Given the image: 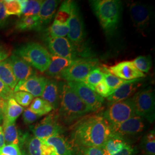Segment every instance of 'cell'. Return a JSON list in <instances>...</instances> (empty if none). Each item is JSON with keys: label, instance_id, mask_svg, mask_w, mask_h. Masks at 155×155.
I'll return each instance as SVG.
<instances>
[{"label": "cell", "instance_id": "cell-1", "mask_svg": "<svg viewBox=\"0 0 155 155\" xmlns=\"http://www.w3.org/2000/svg\"><path fill=\"white\" fill-rule=\"evenodd\" d=\"M111 134L110 125L103 116L82 118L74 127L72 138L83 147H102Z\"/></svg>", "mask_w": 155, "mask_h": 155}, {"label": "cell", "instance_id": "cell-2", "mask_svg": "<svg viewBox=\"0 0 155 155\" xmlns=\"http://www.w3.org/2000/svg\"><path fill=\"white\" fill-rule=\"evenodd\" d=\"M59 84L60 100L58 116L59 121L70 125L91 112L67 83L61 82Z\"/></svg>", "mask_w": 155, "mask_h": 155}, {"label": "cell", "instance_id": "cell-3", "mask_svg": "<svg viewBox=\"0 0 155 155\" xmlns=\"http://www.w3.org/2000/svg\"><path fill=\"white\" fill-rule=\"evenodd\" d=\"M90 4L105 33L111 36L120 21L121 2L118 0H93L90 1Z\"/></svg>", "mask_w": 155, "mask_h": 155}, {"label": "cell", "instance_id": "cell-4", "mask_svg": "<svg viewBox=\"0 0 155 155\" xmlns=\"http://www.w3.org/2000/svg\"><path fill=\"white\" fill-rule=\"evenodd\" d=\"M14 54L42 72L47 70L51 59V55L47 50L34 42L22 45L15 51Z\"/></svg>", "mask_w": 155, "mask_h": 155}, {"label": "cell", "instance_id": "cell-5", "mask_svg": "<svg viewBox=\"0 0 155 155\" xmlns=\"http://www.w3.org/2000/svg\"><path fill=\"white\" fill-rule=\"evenodd\" d=\"M136 115L152 122L155 120V94L150 87L137 91L132 97Z\"/></svg>", "mask_w": 155, "mask_h": 155}, {"label": "cell", "instance_id": "cell-6", "mask_svg": "<svg viewBox=\"0 0 155 155\" xmlns=\"http://www.w3.org/2000/svg\"><path fill=\"white\" fill-rule=\"evenodd\" d=\"M69 32L68 39H69L78 51H82L84 47V41L86 38V31L83 18L77 3L71 1V15L68 21Z\"/></svg>", "mask_w": 155, "mask_h": 155}, {"label": "cell", "instance_id": "cell-7", "mask_svg": "<svg viewBox=\"0 0 155 155\" xmlns=\"http://www.w3.org/2000/svg\"><path fill=\"white\" fill-rule=\"evenodd\" d=\"M98 60L94 58H84L75 61L64 70L58 78L68 82H81L89 73L98 67Z\"/></svg>", "mask_w": 155, "mask_h": 155}, {"label": "cell", "instance_id": "cell-8", "mask_svg": "<svg viewBox=\"0 0 155 155\" xmlns=\"http://www.w3.org/2000/svg\"><path fill=\"white\" fill-rule=\"evenodd\" d=\"M134 116L136 113L132 97L111 104L103 114L109 125L124 122Z\"/></svg>", "mask_w": 155, "mask_h": 155}, {"label": "cell", "instance_id": "cell-9", "mask_svg": "<svg viewBox=\"0 0 155 155\" xmlns=\"http://www.w3.org/2000/svg\"><path fill=\"white\" fill-rule=\"evenodd\" d=\"M47 43L51 54L70 60H77L80 58L79 52L71 41L66 38L47 37Z\"/></svg>", "mask_w": 155, "mask_h": 155}, {"label": "cell", "instance_id": "cell-10", "mask_svg": "<svg viewBox=\"0 0 155 155\" xmlns=\"http://www.w3.org/2000/svg\"><path fill=\"white\" fill-rule=\"evenodd\" d=\"M35 137L45 140L52 136L61 134L63 127L59 120L58 116L50 114L44 118L40 122L31 127Z\"/></svg>", "mask_w": 155, "mask_h": 155}, {"label": "cell", "instance_id": "cell-11", "mask_svg": "<svg viewBox=\"0 0 155 155\" xmlns=\"http://www.w3.org/2000/svg\"><path fill=\"white\" fill-rule=\"evenodd\" d=\"M67 83L91 111H97L101 108L104 98L94 90L82 82H68Z\"/></svg>", "mask_w": 155, "mask_h": 155}, {"label": "cell", "instance_id": "cell-12", "mask_svg": "<svg viewBox=\"0 0 155 155\" xmlns=\"http://www.w3.org/2000/svg\"><path fill=\"white\" fill-rule=\"evenodd\" d=\"M144 128V118L136 115L124 122L110 125L111 133L118 135L124 139L125 136H134L141 133Z\"/></svg>", "mask_w": 155, "mask_h": 155}, {"label": "cell", "instance_id": "cell-13", "mask_svg": "<svg viewBox=\"0 0 155 155\" xmlns=\"http://www.w3.org/2000/svg\"><path fill=\"white\" fill-rule=\"evenodd\" d=\"M130 17L134 26L143 32L150 26L151 13L148 6L139 2H134L129 7Z\"/></svg>", "mask_w": 155, "mask_h": 155}, {"label": "cell", "instance_id": "cell-14", "mask_svg": "<svg viewBox=\"0 0 155 155\" xmlns=\"http://www.w3.org/2000/svg\"><path fill=\"white\" fill-rule=\"evenodd\" d=\"M111 74L125 81H131L145 77L134 66L132 61H124L107 68Z\"/></svg>", "mask_w": 155, "mask_h": 155}, {"label": "cell", "instance_id": "cell-15", "mask_svg": "<svg viewBox=\"0 0 155 155\" xmlns=\"http://www.w3.org/2000/svg\"><path fill=\"white\" fill-rule=\"evenodd\" d=\"M48 79L44 77L33 75L24 82L17 84L14 92L25 91L32 95L33 97H41L45 90Z\"/></svg>", "mask_w": 155, "mask_h": 155}, {"label": "cell", "instance_id": "cell-16", "mask_svg": "<svg viewBox=\"0 0 155 155\" xmlns=\"http://www.w3.org/2000/svg\"><path fill=\"white\" fill-rule=\"evenodd\" d=\"M141 81L143 79L140 78L131 80L124 83L108 97L107 100L111 104H113L130 98L142 86V83H140Z\"/></svg>", "mask_w": 155, "mask_h": 155}, {"label": "cell", "instance_id": "cell-17", "mask_svg": "<svg viewBox=\"0 0 155 155\" xmlns=\"http://www.w3.org/2000/svg\"><path fill=\"white\" fill-rule=\"evenodd\" d=\"M9 59L11 61L14 74L16 78L17 84L24 82L29 78L35 75V72L32 67L18 56L13 54Z\"/></svg>", "mask_w": 155, "mask_h": 155}, {"label": "cell", "instance_id": "cell-18", "mask_svg": "<svg viewBox=\"0 0 155 155\" xmlns=\"http://www.w3.org/2000/svg\"><path fill=\"white\" fill-rule=\"evenodd\" d=\"M59 4V1L56 0L43 1L38 15L40 30L51 22L55 15Z\"/></svg>", "mask_w": 155, "mask_h": 155}, {"label": "cell", "instance_id": "cell-19", "mask_svg": "<svg viewBox=\"0 0 155 155\" xmlns=\"http://www.w3.org/2000/svg\"><path fill=\"white\" fill-rule=\"evenodd\" d=\"M0 106L4 113V122L15 123L24 110L23 107L18 104L13 98L6 101L0 100Z\"/></svg>", "mask_w": 155, "mask_h": 155}, {"label": "cell", "instance_id": "cell-20", "mask_svg": "<svg viewBox=\"0 0 155 155\" xmlns=\"http://www.w3.org/2000/svg\"><path fill=\"white\" fill-rule=\"evenodd\" d=\"M41 97L42 99L46 101L52 106L53 109H58L60 100L59 83L54 80L48 79L45 90Z\"/></svg>", "mask_w": 155, "mask_h": 155}, {"label": "cell", "instance_id": "cell-21", "mask_svg": "<svg viewBox=\"0 0 155 155\" xmlns=\"http://www.w3.org/2000/svg\"><path fill=\"white\" fill-rule=\"evenodd\" d=\"M45 143L51 146L56 155H72L73 150L69 142L61 134H56L43 140Z\"/></svg>", "mask_w": 155, "mask_h": 155}, {"label": "cell", "instance_id": "cell-22", "mask_svg": "<svg viewBox=\"0 0 155 155\" xmlns=\"http://www.w3.org/2000/svg\"><path fill=\"white\" fill-rule=\"evenodd\" d=\"M75 61L51 55L50 65L45 71V74L50 77L58 78L61 72L70 66Z\"/></svg>", "mask_w": 155, "mask_h": 155}, {"label": "cell", "instance_id": "cell-23", "mask_svg": "<svg viewBox=\"0 0 155 155\" xmlns=\"http://www.w3.org/2000/svg\"><path fill=\"white\" fill-rule=\"evenodd\" d=\"M27 150L29 155H56L51 146L35 137L28 140Z\"/></svg>", "mask_w": 155, "mask_h": 155}, {"label": "cell", "instance_id": "cell-24", "mask_svg": "<svg viewBox=\"0 0 155 155\" xmlns=\"http://www.w3.org/2000/svg\"><path fill=\"white\" fill-rule=\"evenodd\" d=\"M2 129L5 144H15L19 146L25 137L18 130L15 123L4 122Z\"/></svg>", "mask_w": 155, "mask_h": 155}, {"label": "cell", "instance_id": "cell-25", "mask_svg": "<svg viewBox=\"0 0 155 155\" xmlns=\"http://www.w3.org/2000/svg\"><path fill=\"white\" fill-rule=\"evenodd\" d=\"M0 80L13 90L16 86L17 81L9 58L0 62Z\"/></svg>", "mask_w": 155, "mask_h": 155}, {"label": "cell", "instance_id": "cell-26", "mask_svg": "<svg viewBox=\"0 0 155 155\" xmlns=\"http://www.w3.org/2000/svg\"><path fill=\"white\" fill-rule=\"evenodd\" d=\"M127 145L125 139L118 135L111 133L102 148L106 155H112L121 150Z\"/></svg>", "mask_w": 155, "mask_h": 155}, {"label": "cell", "instance_id": "cell-27", "mask_svg": "<svg viewBox=\"0 0 155 155\" xmlns=\"http://www.w3.org/2000/svg\"><path fill=\"white\" fill-rule=\"evenodd\" d=\"M16 28L17 30L21 31L31 30L40 31L38 17V16H22L17 21Z\"/></svg>", "mask_w": 155, "mask_h": 155}, {"label": "cell", "instance_id": "cell-28", "mask_svg": "<svg viewBox=\"0 0 155 155\" xmlns=\"http://www.w3.org/2000/svg\"><path fill=\"white\" fill-rule=\"evenodd\" d=\"M29 109L40 117L47 114L53 110L52 106L48 102L39 97L33 99Z\"/></svg>", "mask_w": 155, "mask_h": 155}, {"label": "cell", "instance_id": "cell-29", "mask_svg": "<svg viewBox=\"0 0 155 155\" xmlns=\"http://www.w3.org/2000/svg\"><path fill=\"white\" fill-rule=\"evenodd\" d=\"M25 0H5L3 1L6 15L9 16H22V9Z\"/></svg>", "mask_w": 155, "mask_h": 155}, {"label": "cell", "instance_id": "cell-30", "mask_svg": "<svg viewBox=\"0 0 155 155\" xmlns=\"http://www.w3.org/2000/svg\"><path fill=\"white\" fill-rule=\"evenodd\" d=\"M105 73L102 70L97 67L90 72L87 77L81 81L82 83L87 86L90 89L94 90L95 87L104 79Z\"/></svg>", "mask_w": 155, "mask_h": 155}, {"label": "cell", "instance_id": "cell-31", "mask_svg": "<svg viewBox=\"0 0 155 155\" xmlns=\"http://www.w3.org/2000/svg\"><path fill=\"white\" fill-rule=\"evenodd\" d=\"M69 32L68 24H63L54 21L48 29V37L50 38H66Z\"/></svg>", "mask_w": 155, "mask_h": 155}, {"label": "cell", "instance_id": "cell-32", "mask_svg": "<svg viewBox=\"0 0 155 155\" xmlns=\"http://www.w3.org/2000/svg\"><path fill=\"white\" fill-rule=\"evenodd\" d=\"M43 1L25 0L22 9V16H38Z\"/></svg>", "mask_w": 155, "mask_h": 155}, {"label": "cell", "instance_id": "cell-33", "mask_svg": "<svg viewBox=\"0 0 155 155\" xmlns=\"http://www.w3.org/2000/svg\"><path fill=\"white\" fill-rule=\"evenodd\" d=\"M71 1H64L63 2L56 13L54 20L63 24H68L71 15Z\"/></svg>", "mask_w": 155, "mask_h": 155}, {"label": "cell", "instance_id": "cell-34", "mask_svg": "<svg viewBox=\"0 0 155 155\" xmlns=\"http://www.w3.org/2000/svg\"><path fill=\"white\" fill-rule=\"evenodd\" d=\"M105 76H104V82L106 85L110 89L111 92L113 93L116 89H118L120 86H121L124 83H126L129 81H125L122 79L120 78L117 77L111 74L107 68L105 69Z\"/></svg>", "mask_w": 155, "mask_h": 155}, {"label": "cell", "instance_id": "cell-35", "mask_svg": "<svg viewBox=\"0 0 155 155\" xmlns=\"http://www.w3.org/2000/svg\"><path fill=\"white\" fill-rule=\"evenodd\" d=\"M132 62L137 70L144 74L149 72L152 66V61L150 56H140Z\"/></svg>", "mask_w": 155, "mask_h": 155}, {"label": "cell", "instance_id": "cell-36", "mask_svg": "<svg viewBox=\"0 0 155 155\" xmlns=\"http://www.w3.org/2000/svg\"><path fill=\"white\" fill-rule=\"evenodd\" d=\"M144 155H155V134L154 130L150 131L143 140Z\"/></svg>", "mask_w": 155, "mask_h": 155}, {"label": "cell", "instance_id": "cell-37", "mask_svg": "<svg viewBox=\"0 0 155 155\" xmlns=\"http://www.w3.org/2000/svg\"><path fill=\"white\" fill-rule=\"evenodd\" d=\"M33 96L25 91H17L14 92L13 98L17 103L21 106L27 107L29 105L33 100Z\"/></svg>", "mask_w": 155, "mask_h": 155}, {"label": "cell", "instance_id": "cell-38", "mask_svg": "<svg viewBox=\"0 0 155 155\" xmlns=\"http://www.w3.org/2000/svg\"><path fill=\"white\" fill-rule=\"evenodd\" d=\"M0 155H22L19 146L15 144H5L0 149Z\"/></svg>", "mask_w": 155, "mask_h": 155}, {"label": "cell", "instance_id": "cell-39", "mask_svg": "<svg viewBox=\"0 0 155 155\" xmlns=\"http://www.w3.org/2000/svg\"><path fill=\"white\" fill-rule=\"evenodd\" d=\"M14 91L0 80V100H9L13 98Z\"/></svg>", "mask_w": 155, "mask_h": 155}, {"label": "cell", "instance_id": "cell-40", "mask_svg": "<svg viewBox=\"0 0 155 155\" xmlns=\"http://www.w3.org/2000/svg\"><path fill=\"white\" fill-rule=\"evenodd\" d=\"M94 91L104 98H107L108 97H109L110 95L111 94H112L110 89L106 85V84L104 82V80L98 83L95 87Z\"/></svg>", "mask_w": 155, "mask_h": 155}, {"label": "cell", "instance_id": "cell-41", "mask_svg": "<svg viewBox=\"0 0 155 155\" xmlns=\"http://www.w3.org/2000/svg\"><path fill=\"white\" fill-rule=\"evenodd\" d=\"M82 153L83 155H106L102 147H83Z\"/></svg>", "mask_w": 155, "mask_h": 155}, {"label": "cell", "instance_id": "cell-42", "mask_svg": "<svg viewBox=\"0 0 155 155\" xmlns=\"http://www.w3.org/2000/svg\"><path fill=\"white\" fill-rule=\"evenodd\" d=\"M40 117L34 113L29 109H25L22 115L23 121L26 124H31L35 122L38 119H39Z\"/></svg>", "mask_w": 155, "mask_h": 155}, {"label": "cell", "instance_id": "cell-43", "mask_svg": "<svg viewBox=\"0 0 155 155\" xmlns=\"http://www.w3.org/2000/svg\"><path fill=\"white\" fill-rule=\"evenodd\" d=\"M8 16L6 13L3 1H0V27H3L7 22Z\"/></svg>", "mask_w": 155, "mask_h": 155}, {"label": "cell", "instance_id": "cell-44", "mask_svg": "<svg viewBox=\"0 0 155 155\" xmlns=\"http://www.w3.org/2000/svg\"><path fill=\"white\" fill-rule=\"evenodd\" d=\"M134 150L129 145L127 144L122 150L112 155H133Z\"/></svg>", "mask_w": 155, "mask_h": 155}, {"label": "cell", "instance_id": "cell-45", "mask_svg": "<svg viewBox=\"0 0 155 155\" xmlns=\"http://www.w3.org/2000/svg\"><path fill=\"white\" fill-rule=\"evenodd\" d=\"M9 51L2 46H0V62L8 58L9 56Z\"/></svg>", "mask_w": 155, "mask_h": 155}, {"label": "cell", "instance_id": "cell-46", "mask_svg": "<svg viewBox=\"0 0 155 155\" xmlns=\"http://www.w3.org/2000/svg\"><path fill=\"white\" fill-rule=\"evenodd\" d=\"M5 145L2 127L0 126V149Z\"/></svg>", "mask_w": 155, "mask_h": 155}, {"label": "cell", "instance_id": "cell-47", "mask_svg": "<svg viewBox=\"0 0 155 155\" xmlns=\"http://www.w3.org/2000/svg\"><path fill=\"white\" fill-rule=\"evenodd\" d=\"M3 120H4V113L1 107L0 106V124L3 121Z\"/></svg>", "mask_w": 155, "mask_h": 155}]
</instances>
